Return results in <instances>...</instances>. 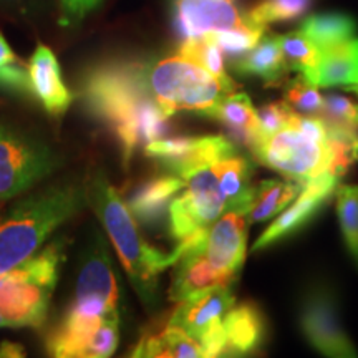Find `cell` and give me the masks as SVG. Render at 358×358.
<instances>
[{"instance_id": "cell-1", "label": "cell", "mask_w": 358, "mask_h": 358, "mask_svg": "<svg viewBox=\"0 0 358 358\" xmlns=\"http://www.w3.org/2000/svg\"><path fill=\"white\" fill-rule=\"evenodd\" d=\"M85 101L92 113L113 129L124 164L138 146L161 140L168 118L141 82L138 64L95 69L85 80Z\"/></svg>"}, {"instance_id": "cell-2", "label": "cell", "mask_w": 358, "mask_h": 358, "mask_svg": "<svg viewBox=\"0 0 358 358\" xmlns=\"http://www.w3.org/2000/svg\"><path fill=\"white\" fill-rule=\"evenodd\" d=\"M87 191L88 203L105 226L134 290L143 302L153 303L158 290V275L176 264V254H163L143 239L138 221L105 174L96 173L90 179Z\"/></svg>"}, {"instance_id": "cell-3", "label": "cell", "mask_w": 358, "mask_h": 358, "mask_svg": "<svg viewBox=\"0 0 358 358\" xmlns=\"http://www.w3.org/2000/svg\"><path fill=\"white\" fill-rule=\"evenodd\" d=\"M87 204V186L78 182L48 187L17 204L0 219V274L35 256L48 236Z\"/></svg>"}, {"instance_id": "cell-4", "label": "cell", "mask_w": 358, "mask_h": 358, "mask_svg": "<svg viewBox=\"0 0 358 358\" xmlns=\"http://www.w3.org/2000/svg\"><path fill=\"white\" fill-rule=\"evenodd\" d=\"M138 70L146 92L168 116L178 111H196L213 118L219 103L237 92L181 55L138 64Z\"/></svg>"}, {"instance_id": "cell-5", "label": "cell", "mask_w": 358, "mask_h": 358, "mask_svg": "<svg viewBox=\"0 0 358 358\" xmlns=\"http://www.w3.org/2000/svg\"><path fill=\"white\" fill-rule=\"evenodd\" d=\"M62 261L64 243L55 241L20 266L0 274V325L38 329L45 324Z\"/></svg>"}, {"instance_id": "cell-6", "label": "cell", "mask_w": 358, "mask_h": 358, "mask_svg": "<svg viewBox=\"0 0 358 358\" xmlns=\"http://www.w3.org/2000/svg\"><path fill=\"white\" fill-rule=\"evenodd\" d=\"M252 153L284 178L306 185L327 171L329 164L324 120L297 113L289 124L259 143Z\"/></svg>"}, {"instance_id": "cell-7", "label": "cell", "mask_w": 358, "mask_h": 358, "mask_svg": "<svg viewBox=\"0 0 358 358\" xmlns=\"http://www.w3.org/2000/svg\"><path fill=\"white\" fill-rule=\"evenodd\" d=\"M57 155L45 143L0 124V201L32 189L58 168Z\"/></svg>"}, {"instance_id": "cell-8", "label": "cell", "mask_w": 358, "mask_h": 358, "mask_svg": "<svg viewBox=\"0 0 358 358\" xmlns=\"http://www.w3.org/2000/svg\"><path fill=\"white\" fill-rule=\"evenodd\" d=\"M186 191L169 204V232L178 243L206 229L229 211V201L219 182L217 163L189 174Z\"/></svg>"}, {"instance_id": "cell-9", "label": "cell", "mask_w": 358, "mask_h": 358, "mask_svg": "<svg viewBox=\"0 0 358 358\" xmlns=\"http://www.w3.org/2000/svg\"><path fill=\"white\" fill-rule=\"evenodd\" d=\"M70 313L83 317H120V289L101 234L85 249Z\"/></svg>"}, {"instance_id": "cell-10", "label": "cell", "mask_w": 358, "mask_h": 358, "mask_svg": "<svg viewBox=\"0 0 358 358\" xmlns=\"http://www.w3.org/2000/svg\"><path fill=\"white\" fill-rule=\"evenodd\" d=\"M145 155L186 179L201 168L237 155V150L224 136H176L148 143Z\"/></svg>"}, {"instance_id": "cell-11", "label": "cell", "mask_w": 358, "mask_h": 358, "mask_svg": "<svg viewBox=\"0 0 358 358\" xmlns=\"http://www.w3.org/2000/svg\"><path fill=\"white\" fill-rule=\"evenodd\" d=\"M173 24L182 38H198L221 30L259 27L234 0H174ZM264 29V27H262Z\"/></svg>"}, {"instance_id": "cell-12", "label": "cell", "mask_w": 358, "mask_h": 358, "mask_svg": "<svg viewBox=\"0 0 358 358\" xmlns=\"http://www.w3.org/2000/svg\"><path fill=\"white\" fill-rule=\"evenodd\" d=\"M248 216L227 211L219 216L204 232L199 250L214 267L237 279L248 249Z\"/></svg>"}, {"instance_id": "cell-13", "label": "cell", "mask_w": 358, "mask_h": 358, "mask_svg": "<svg viewBox=\"0 0 358 358\" xmlns=\"http://www.w3.org/2000/svg\"><path fill=\"white\" fill-rule=\"evenodd\" d=\"M301 325L308 342L327 357H357L358 353L338 322L335 303L324 290L308 294L301 312Z\"/></svg>"}, {"instance_id": "cell-14", "label": "cell", "mask_w": 358, "mask_h": 358, "mask_svg": "<svg viewBox=\"0 0 358 358\" xmlns=\"http://www.w3.org/2000/svg\"><path fill=\"white\" fill-rule=\"evenodd\" d=\"M338 179L340 178L335 176V174L324 171L319 176H315L308 182H306L301 194L297 196V201L290 206L287 211L279 214V217L254 243V252H259V250L279 243V241L285 239V237L294 234L299 229H302L319 213V209L325 204V201L330 198L335 186H337Z\"/></svg>"}, {"instance_id": "cell-15", "label": "cell", "mask_w": 358, "mask_h": 358, "mask_svg": "<svg viewBox=\"0 0 358 358\" xmlns=\"http://www.w3.org/2000/svg\"><path fill=\"white\" fill-rule=\"evenodd\" d=\"M234 306L236 297L231 285L209 287L182 299L173 312L169 324L181 327L196 340H199L213 327L221 324L226 313Z\"/></svg>"}, {"instance_id": "cell-16", "label": "cell", "mask_w": 358, "mask_h": 358, "mask_svg": "<svg viewBox=\"0 0 358 358\" xmlns=\"http://www.w3.org/2000/svg\"><path fill=\"white\" fill-rule=\"evenodd\" d=\"M34 96L48 115L62 116L70 108L73 95L62 78V69L55 53L47 45L38 43L29 60Z\"/></svg>"}, {"instance_id": "cell-17", "label": "cell", "mask_w": 358, "mask_h": 358, "mask_svg": "<svg viewBox=\"0 0 358 358\" xmlns=\"http://www.w3.org/2000/svg\"><path fill=\"white\" fill-rule=\"evenodd\" d=\"M222 357H239L257 350L266 337V320L257 306H234L221 322Z\"/></svg>"}, {"instance_id": "cell-18", "label": "cell", "mask_w": 358, "mask_h": 358, "mask_svg": "<svg viewBox=\"0 0 358 358\" xmlns=\"http://www.w3.org/2000/svg\"><path fill=\"white\" fill-rule=\"evenodd\" d=\"M306 80L322 88H347L358 83V38L352 37L320 50L319 65Z\"/></svg>"}, {"instance_id": "cell-19", "label": "cell", "mask_w": 358, "mask_h": 358, "mask_svg": "<svg viewBox=\"0 0 358 358\" xmlns=\"http://www.w3.org/2000/svg\"><path fill=\"white\" fill-rule=\"evenodd\" d=\"M185 187L186 181L176 174L153 178L129 196L127 206L138 222L151 224L163 216L174 196Z\"/></svg>"}, {"instance_id": "cell-20", "label": "cell", "mask_w": 358, "mask_h": 358, "mask_svg": "<svg viewBox=\"0 0 358 358\" xmlns=\"http://www.w3.org/2000/svg\"><path fill=\"white\" fill-rule=\"evenodd\" d=\"M213 118L221 122L229 131L232 140L254 151L261 143L259 116L245 93H229L219 103Z\"/></svg>"}, {"instance_id": "cell-21", "label": "cell", "mask_w": 358, "mask_h": 358, "mask_svg": "<svg viewBox=\"0 0 358 358\" xmlns=\"http://www.w3.org/2000/svg\"><path fill=\"white\" fill-rule=\"evenodd\" d=\"M236 60L234 70L237 73L262 78L268 87L279 85L289 71L282 55L279 37H262L256 47Z\"/></svg>"}, {"instance_id": "cell-22", "label": "cell", "mask_w": 358, "mask_h": 358, "mask_svg": "<svg viewBox=\"0 0 358 358\" xmlns=\"http://www.w3.org/2000/svg\"><path fill=\"white\" fill-rule=\"evenodd\" d=\"M131 355L146 358H204V352L199 340L181 327L168 324L159 334L143 337Z\"/></svg>"}, {"instance_id": "cell-23", "label": "cell", "mask_w": 358, "mask_h": 358, "mask_svg": "<svg viewBox=\"0 0 358 358\" xmlns=\"http://www.w3.org/2000/svg\"><path fill=\"white\" fill-rule=\"evenodd\" d=\"M303 185L292 181H262L254 191L248 213L249 222H264L284 211L301 194Z\"/></svg>"}, {"instance_id": "cell-24", "label": "cell", "mask_w": 358, "mask_h": 358, "mask_svg": "<svg viewBox=\"0 0 358 358\" xmlns=\"http://www.w3.org/2000/svg\"><path fill=\"white\" fill-rule=\"evenodd\" d=\"M357 29L355 19L340 12L315 13L307 17L301 25V32L310 38L319 50L355 37Z\"/></svg>"}, {"instance_id": "cell-25", "label": "cell", "mask_w": 358, "mask_h": 358, "mask_svg": "<svg viewBox=\"0 0 358 358\" xmlns=\"http://www.w3.org/2000/svg\"><path fill=\"white\" fill-rule=\"evenodd\" d=\"M279 43L289 70L299 71L303 78L310 77L320 60V50L301 30L280 35Z\"/></svg>"}, {"instance_id": "cell-26", "label": "cell", "mask_w": 358, "mask_h": 358, "mask_svg": "<svg viewBox=\"0 0 358 358\" xmlns=\"http://www.w3.org/2000/svg\"><path fill=\"white\" fill-rule=\"evenodd\" d=\"M179 55L201 65L209 73H213L214 77L221 80V82L229 85V87L237 88L236 82L227 75L226 66H224L222 50L216 43L209 42L208 38H185L181 47H179Z\"/></svg>"}, {"instance_id": "cell-27", "label": "cell", "mask_w": 358, "mask_h": 358, "mask_svg": "<svg viewBox=\"0 0 358 358\" xmlns=\"http://www.w3.org/2000/svg\"><path fill=\"white\" fill-rule=\"evenodd\" d=\"M312 6L313 0H261L252 10L248 12V15L254 24L266 29L267 25L277 22L301 19Z\"/></svg>"}, {"instance_id": "cell-28", "label": "cell", "mask_w": 358, "mask_h": 358, "mask_svg": "<svg viewBox=\"0 0 358 358\" xmlns=\"http://www.w3.org/2000/svg\"><path fill=\"white\" fill-rule=\"evenodd\" d=\"M337 214L347 248L358 266V186L338 187Z\"/></svg>"}, {"instance_id": "cell-29", "label": "cell", "mask_w": 358, "mask_h": 358, "mask_svg": "<svg viewBox=\"0 0 358 358\" xmlns=\"http://www.w3.org/2000/svg\"><path fill=\"white\" fill-rule=\"evenodd\" d=\"M264 32H266V29H262V27H239V29L208 34L204 35V38L216 43L226 55L239 58L244 53H248L250 48L256 47L259 40L264 37Z\"/></svg>"}, {"instance_id": "cell-30", "label": "cell", "mask_w": 358, "mask_h": 358, "mask_svg": "<svg viewBox=\"0 0 358 358\" xmlns=\"http://www.w3.org/2000/svg\"><path fill=\"white\" fill-rule=\"evenodd\" d=\"M284 101L295 113L303 116L320 118L322 110H324V96L320 95L315 85L307 82L302 75L285 85Z\"/></svg>"}, {"instance_id": "cell-31", "label": "cell", "mask_w": 358, "mask_h": 358, "mask_svg": "<svg viewBox=\"0 0 358 358\" xmlns=\"http://www.w3.org/2000/svg\"><path fill=\"white\" fill-rule=\"evenodd\" d=\"M320 118L327 128L358 133V105L345 96H325Z\"/></svg>"}, {"instance_id": "cell-32", "label": "cell", "mask_w": 358, "mask_h": 358, "mask_svg": "<svg viewBox=\"0 0 358 358\" xmlns=\"http://www.w3.org/2000/svg\"><path fill=\"white\" fill-rule=\"evenodd\" d=\"M297 115L290 108L285 101L279 103H268V105L262 106L257 111L259 116V133H261V141L266 140L267 136L274 134L289 124L294 120V116Z\"/></svg>"}, {"instance_id": "cell-33", "label": "cell", "mask_w": 358, "mask_h": 358, "mask_svg": "<svg viewBox=\"0 0 358 358\" xmlns=\"http://www.w3.org/2000/svg\"><path fill=\"white\" fill-rule=\"evenodd\" d=\"M0 88L24 96H34L29 66L19 60L0 66Z\"/></svg>"}, {"instance_id": "cell-34", "label": "cell", "mask_w": 358, "mask_h": 358, "mask_svg": "<svg viewBox=\"0 0 358 358\" xmlns=\"http://www.w3.org/2000/svg\"><path fill=\"white\" fill-rule=\"evenodd\" d=\"M101 3L103 0H60V25H80Z\"/></svg>"}, {"instance_id": "cell-35", "label": "cell", "mask_w": 358, "mask_h": 358, "mask_svg": "<svg viewBox=\"0 0 358 358\" xmlns=\"http://www.w3.org/2000/svg\"><path fill=\"white\" fill-rule=\"evenodd\" d=\"M0 357L2 358H22L25 357V348L19 345V343L8 342V340H3L0 343Z\"/></svg>"}, {"instance_id": "cell-36", "label": "cell", "mask_w": 358, "mask_h": 358, "mask_svg": "<svg viewBox=\"0 0 358 358\" xmlns=\"http://www.w3.org/2000/svg\"><path fill=\"white\" fill-rule=\"evenodd\" d=\"M15 60H17L15 53H13L10 45L7 43V40L3 38V35L0 34V66L12 64V62H15Z\"/></svg>"}, {"instance_id": "cell-37", "label": "cell", "mask_w": 358, "mask_h": 358, "mask_svg": "<svg viewBox=\"0 0 358 358\" xmlns=\"http://www.w3.org/2000/svg\"><path fill=\"white\" fill-rule=\"evenodd\" d=\"M0 2L10 3V6H22V3H25V0H0Z\"/></svg>"}, {"instance_id": "cell-38", "label": "cell", "mask_w": 358, "mask_h": 358, "mask_svg": "<svg viewBox=\"0 0 358 358\" xmlns=\"http://www.w3.org/2000/svg\"><path fill=\"white\" fill-rule=\"evenodd\" d=\"M347 90H350V92H355L357 95H358V83H355V85H352V87H347Z\"/></svg>"}]
</instances>
